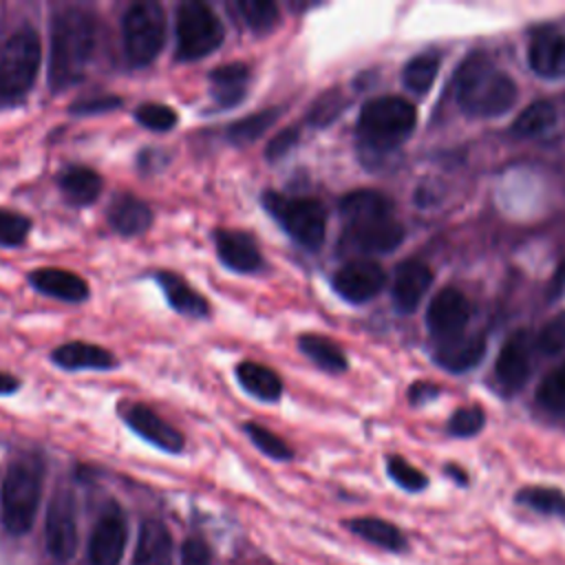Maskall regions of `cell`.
Segmentation results:
<instances>
[{
    "label": "cell",
    "instance_id": "6da1fadb",
    "mask_svg": "<svg viewBox=\"0 0 565 565\" xmlns=\"http://www.w3.org/2000/svg\"><path fill=\"white\" fill-rule=\"evenodd\" d=\"M95 18L79 7H66L53 15L49 46V86L60 93L84 77L95 49Z\"/></svg>",
    "mask_w": 565,
    "mask_h": 565
},
{
    "label": "cell",
    "instance_id": "7a4b0ae2",
    "mask_svg": "<svg viewBox=\"0 0 565 565\" xmlns=\"http://www.w3.org/2000/svg\"><path fill=\"white\" fill-rule=\"evenodd\" d=\"M457 102L463 113L472 117H499L508 113L519 88L510 75L494 68L488 55L472 51L455 71Z\"/></svg>",
    "mask_w": 565,
    "mask_h": 565
},
{
    "label": "cell",
    "instance_id": "3957f363",
    "mask_svg": "<svg viewBox=\"0 0 565 565\" xmlns=\"http://www.w3.org/2000/svg\"><path fill=\"white\" fill-rule=\"evenodd\" d=\"M417 121L415 106L399 95L369 99L358 117V135L371 150L384 152L406 139Z\"/></svg>",
    "mask_w": 565,
    "mask_h": 565
},
{
    "label": "cell",
    "instance_id": "277c9868",
    "mask_svg": "<svg viewBox=\"0 0 565 565\" xmlns=\"http://www.w3.org/2000/svg\"><path fill=\"white\" fill-rule=\"evenodd\" d=\"M42 499V468L35 459H15L2 481V523L7 532L26 534Z\"/></svg>",
    "mask_w": 565,
    "mask_h": 565
},
{
    "label": "cell",
    "instance_id": "5b68a950",
    "mask_svg": "<svg viewBox=\"0 0 565 565\" xmlns=\"http://www.w3.org/2000/svg\"><path fill=\"white\" fill-rule=\"evenodd\" d=\"M42 62V44L33 29H20L0 44V106L15 104L31 90Z\"/></svg>",
    "mask_w": 565,
    "mask_h": 565
},
{
    "label": "cell",
    "instance_id": "8992f818",
    "mask_svg": "<svg viewBox=\"0 0 565 565\" xmlns=\"http://www.w3.org/2000/svg\"><path fill=\"white\" fill-rule=\"evenodd\" d=\"M263 205L298 245L311 252L320 249L327 234V210L318 199L265 190Z\"/></svg>",
    "mask_w": 565,
    "mask_h": 565
},
{
    "label": "cell",
    "instance_id": "52a82bcc",
    "mask_svg": "<svg viewBox=\"0 0 565 565\" xmlns=\"http://www.w3.org/2000/svg\"><path fill=\"white\" fill-rule=\"evenodd\" d=\"M225 31L210 4L188 0L177 9V60L196 62L223 44Z\"/></svg>",
    "mask_w": 565,
    "mask_h": 565
},
{
    "label": "cell",
    "instance_id": "ba28073f",
    "mask_svg": "<svg viewBox=\"0 0 565 565\" xmlns=\"http://www.w3.org/2000/svg\"><path fill=\"white\" fill-rule=\"evenodd\" d=\"M124 51L132 66H148L157 60L166 42V18L157 2L132 4L121 24Z\"/></svg>",
    "mask_w": 565,
    "mask_h": 565
},
{
    "label": "cell",
    "instance_id": "9c48e42d",
    "mask_svg": "<svg viewBox=\"0 0 565 565\" xmlns=\"http://www.w3.org/2000/svg\"><path fill=\"white\" fill-rule=\"evenodd\" d=\"M404 236H406L404 225L395 221L393 214L355 221V223H347L340 238V249L349 254H362V256L388 254L404 241Z\"/></svg>",
    "mask_w": 565,
    "mask_h": 565
},
{
    "label": "cell",
    "instance_id": "30bf717a",
    "mask_svg": "<svg viewBox=\"0 0 565 565\" xmlns=\"http://www.w3.org/2000/svg\"><path fill=\"white\" fill-rule=\"evenodd\" d=\"M44 543H46V552L55 563H68L77 552L75 508L66 492H57L49 503Z\"/></svg>",
    "mask_w": 565,
    "mask_h": 565
},
{
    "label": "cell",
    "instance_id": "8fae6325",
    "mask_svg": "<svg viewBox=\"0 0 565 565\" xmlns=\"http://www.w3.org/2000/svg\"><path fill=\"white\" fill-rule=\"evenodd\" d=\"M128 541L126 516L119 505L110 503L97 519L90 541H88V558L90 565H119Z\"/></svg>",
    "mask_w": 565,
    "mask_h": 565
},
{
    "label": "cell",
    "instance_id": "7c38bea8",
    "mask_svg": "<svg viewBox=\"0 0 565 565\" xmlns=\"http://www.w3.org/2000/svg\"><path fill=\"white\" fill-rule=\"evenodd\" d=\"M386 285V271L373 260H351L333 274V289L349 302H366Z\"/></svg>",
    "mask_w": 565,
    "mask_h": 565
},
{
    "label": "cell",
    "instance_id": "4fadbf2b",
    "mask_svg": "<svg viewBox=\"0 0 565 565\" xmlns=\"http://www.w3.org/2000/svg\"><path fill=\"white\" fill-rule=\"evenodd\" d=\"M468 318H470V305L466 296L455 287H446L437 291L426 309V324L430 333L444 340L459 335L468 324Z\"/></svg>",
    "mask_w": 565,
    "mask_h": 565
},
{
    "label": "cell",
    "instance_id": "5bb4252c",
    "mask_svg": "<svg viewBox=\"0 0 565 565\" xmlns=\"http://www.w3.org/2000/svg\"><path fill=\"white\" fill-rule=\"evenodd\" d=\"M530 369H532V340L525 329H519L503 342L494 364V373H497V380L508 391H519L527 382Z\"/></svg>",
    "mask_w": 565,
    "mask_h": 565
},
{
    "label": "cell",
    "instance_id": "9a60e30c",
    "mask_svg": "<svg viewBox=\"0 0 565 565\" xmlns=\"http://www.w3.org/2000/svg\"><path fill=\"white\" fill-rule=\"evenodd\" d=\"M126 424L148 444L166 450V452H179L183 448V435L170 426L166 419H161L152 408L146 404H128L121 411Z\"/></svg>",
    "mask_w": 565,
    "mask_h": 565
},
{
    "label": "cell",
    "instance_id": "2e32d148",
    "mask_svg": "<svg viewBox=\"0 0 565 565\" xmlns=\"http://www.w3.org/2000/svg\"><path fill=\"white\" fill-rule=\"evenodd\" d=\"M216 254L227 269L238 274H254L265 267V258L256 241L238 230H216Z\"/></svg>",
    "mask_w": 565,
    "mask_h": 565
},
{
    "label": "cell",
    "instance_id": "e0dca14e",
    "mask_svg": "<svg viewBox=\"0 0 565 565\" xmlns=\"http://www.w3.org/2000/svg\"><path fill=\"white\" fill-rule=\"evenodd\" d=\"M527 62L532 71L541 77H565V33L552 26L539 29L530 40Z\"/></svg>",
    "mask_w": 565,
    "mask_h": 565
},
{
    "label": "cell",
    "instance_id": "ac0fdd59",
    "mask_svg": "<svg viewBox=\"0 0 565 565\" xmlns=\"http://www.w3.org/2000/svg\"><path fill=\"white\" fill-rule=\"evenodd\" d=\"M433 282V271L426 263L408 258L397 265L393 278V302L399 311L411 313L417 309Z\"/></svg>",
    "mask_w": 565,
    "mask_h": 565
},
{
    "label": "cell",
    "instance_id": "d6986e66",
    "mask_svg": "<svg viewBox=\"0 0 565 565\" xmlns=\"http://www.w3.org/2000/svg\"><path fill=\"white\" fill-rule=\"evenodd\" d=\"M29 285L51 298L66 302H82L88 298V285L82 276L57 269V267H40L29 274Z\"/></svg>",
    "mask_w": 565,
    "mask_h": 565
},
{
    "label": "cell",
    "instance_id": "ffe728a7",
    "mask_svg": "<svg viewBox=\"0 0 565 565\" xmlns=\"http://www.w3.org/2000/svg\"><path fill=\"white\" fill-rule=\"evenodd\" d=\"M486 340L481 335H455L446 338L435 349V362L450 373H466L483 360Z\"/></svg>",
    "mask_w": 565,
    "mask_h": 565
},
{
    "label": "cell",
    "instance_id": "44dd1931",
    "mask_svg": "<svg viewBox=\"0 0 565 565\" xmlns=\"http://www.w3.org/2000/svg\"><path fill=\"white\" fill-rule=\"evenodd\" d=\"M108 225L121 234V236H137L143 234L152 225V210L146 201L132 196V194H121L117 196L106 212Z\"/></svg>",
    "mask_w": 565,
    "mask_h": 565
},
{
    "label": "cell",
    "instance_id": "7402d4cb",
    "mask_svg": "<svg viewBox=\"0 0 565 565\" xmlns=\"http://www.w3.org/2000/svg\"><path fill=\"white\" fill-rule=\"evenodd\" d=\"M249 82V66L243 62H230L216 66L210 73V95L218 108H232L245 97Z\"/></svg>",
    "mask_w": 565,
    "mask_h": 565
},
{
    "label": "cell",
    "instance_id": "603a6c76",
    "mask_svg": "<svg viewBox=\"0 0 565 565\" xmlns=\"http://www.w3.org/2000/svg\"><path fill=\"white\" fill-rule=\"evenodd\" d=\"M154 280L159 282L161 291L166 294L168 305L188 318H205L210 313V305L205 296H201L196 289H192L181 276L172 271H157Z\"/></svg>",
    "mask_w": 565,
    "mask_h": 565
},
{
    "label": "cell",
    "instance_id": "cb8c5ba5",
    "mask_svg": "<svg viewBox=\"0 0 565 565\" xmlns=\"http://www.w3.org/2000/svg\"><path fill=\"white\" fill-rule=\"evenodd\" d=\"M51 360L66 371H82V369L106 371L117 364L110 351L88 342H66L51 353Z\"/></svg>",
    "mask_w": 565,
    "mask_h": 565
},
{
    "label": "cell",
    "instance_id": "d4e9b609",
    "mask_svg": "<svg viewBox=\"0 0 565 565\" xmlns=\"http://www.w3.org/2000/svg\"><path fill=\"white\" fill-rule=\"evenodd\" d=\"M132 565H172V539L159 521H143Z\"/></svg>",
    "mask_w": 565,
    "mask_h": 565
},
{
    "label": "cell",
    "instance_id": "484cf974",
    "mask_svg": "<svg viewBox=\"0 0 565 565\" xmlns=\"http://www.w3.org/2000/svg\"><path fill=\"white\" fill-rule=\"evenodd\" d=\"M60 190L64 199L73 205H88L93 203L104 188V181L99 172H95L88 166H68L57 177Z\"/></svg>",
    "mask_w": 565,
    "mask_h": 565
},
{
    "label": "cell",
    "instance_id": "4316f807",
    "mask_svg": "<svg viewBox=\"0 0 565 565\" xmlns=\"http://www.w3.org/2000/svg\"><path fill=\"white\" fill-rule=\"evenodd\" d=\"M340 214L347 218V223L377 218V216H391L393 201L380 190H371V188L353 190L342 196Z\"/></svg>",
    "mask_w": 565,
    "mask_h": 565
},
{
    "label": "cell",
    "instance_id": "83f0119b",
    "mask_svg": "<svg viewBox=\"0 0 565 565\" xmlns=\"http://www.w3.org/2000/svg\"><path fill=\"white\" fill-rule=\"evenodd\" d=\"M347 527L360 539H364L366 543H373L382 550H388V552L406 550V536L391 521H384L377 516H358V519H349Z\"/></svg>",
    "mask_w": 565,
    "mask_h": 565
},
{
    "label": "cell",
    "instance_id": "f1b7e54d",
    "mask_svg": "<svg viewBox=\"0 0 565 565\" xmlns=\"http://www.w3.org/2000/svg\"><path fill=\"white\" fill-rule=\"evenodd\" d=\"M236 380L249 395L263 402H276L282 393L280 375L258 362H241L236 366Z\"/></svg>",
    "mask_w": 565,
    "mask_h": 565
},
{
    "label": "cell",
    "instance_id": "f546056e",
    "mask_svg": "<svg viewBox=\"0 0 565 565\" xmlns=\"http://www.w3.org/2000/svg\"><path fill=\"white\" fill-rule=\"evenodd\" d=\"M298 347L313 364H318L327 373H342L347 369L344 351L324 335L302 333L298 338Z\"/></svg>",
    "mask_w": 565,
    "mask_h": 565
},
{
    "label": "cell",
    "instance_id": "4dcf8cb0",
    "mask_svg": "<svg viewBox=\"0 0 565 565\" xmlns=\"http://www.w3.org/2000/svg\"><path fill=\"white\" fill-rule=\"evenodd\" d=\"M556 121V108L550 99H536L525 106L512 124V132L519 137H534L552 128Z\"/></svg>",
    "mask_w": 565,
    "mask_h": 565
},
{
    "label": "cell",
    "instance_id": "1f68e13d",
    "mask_svg": "<svg viewBox=\"0 0 565 565\" xmlns=\"http://www.w3.org/2000/svg\"><path fill=\"white\" fill-rule=\"evenodd\" d=\"M236 11L254 33H269L280 24V9L271 0H236Z\"/></svg>",
    "mask_w": 565,
    "mask_h": 565
},
{
    "label": "cell",
    "instance_id": "d6a6232c",
    "mask_svg": "<svg viewBox=\"0 0 565 565\" xmlns=\"http://www.w3.org/2000/svg\"><path fill=\"white\" fill-rule=\"evenodd\" d=\"M439 55L437 53H417L415 57H411L402 71V79L404 86L417 95H424L439 71Z\"/></svg>",
    "mask_w": 565,
    "mask_h": 565
},
{
    "label": "cell",
    "instance_id": "836d02e7",
    "mask_svg": "<svg viewBox=\"0 0 565 565\" xmlns=\"http://www.w3.org/2000/svg\"><path fill=\"white\" fill-rule=\"evenodd\" d=\"M278 117H280L278 108H265V110L252 113V115L234 121L227 128V139L236 146H247V143L256 141Z\"/></svg>",
    "mask_w": 565,
    "mask_h": 565
},
{
    "label": "cell",
    "instance_id": "e575fe53",
    "mask_svg": "<svg viewBox=\"0 0 565 565\" xmlns=\"http://www.w3.org/2000/svg\"><path fill=\"white\" fill-rule=\"evenodd\" d=\"M516 501L541 514L565 516V492L547 486H527L516 492Z\"/></svg>",
    "mask_w": 565,
    "mask_h": 565
},
{
    "label": "cell",
    "instance_id": "d590c367",
    "mask_svg": "<svg viewBox=\"0 0 565 565\" xmlns=\"http://www.w3.org/2000/svg\"><path fill=\"white\" fill-rule=\"evenodd\" d=\"M536 399L545 411L565 419V362L541 380Z\"/></svg>",
    "mask_w": 565,
    "mask_h": 565
},
{
    "label": "cell",
    "instance_id": "8d00e7d4",
    "mask_svg": "<svg viewBox=\"0 0 565 565\" xmlns=\"http://www.w3.org/2000/svg\"><path fill=\"white\" fill-rule=\"evenodd\" d=\"M243 430L247 433V437L252 439V444L267 457L276 459V461H287L294 457V450L282 441V437H278L276 433H271L269 428L256 424V422H247L243 426Z\"/></svg>",
    "mask_w": 565,
    "mask_h": 565
},
{
    "label": "cell",
    "instance_id": "74e56055",
    "mask_svg": "<svg viewBox=\"0 0 565 565\" xmlns=\"http://www.w3.org/2000/svg\"><path fill=\"white\" fill-rule=\"evenodd\" d=\"M347 108V99L342 95V90L338 88H331V90H324L309 108L307 113V119L311 126H329L342 110Z\"/></svg>",
    "mask_w": 565,
    "mask_h": 565
},
{
    "label": "cell",
    "instance_id": "f35d334b",
    "mask_svg": "<svg viewBox=\"0 0 565 565\" xmlns=\"http://www.w3.org/2000/svg\"><path fill=\"white\" fill-rule=\"evenodd\" d=\"M135 119L154 132H166L177 126V113L159 102H146L135 110Z\"/></svg>",
    "mask_w": 565,
    "mask_h": 565
},
{
    "label": "cell",
    "instance_id": "ab89813d",
    "mask_svg": "<svg viewBox=\"0 0 565 565\" xmlns=\"http://www.w3.org/2000/svg\"><path fill=\"white\" fill-rule=\"evenodd\" d=\"M386 470H388L391 479L408 492H419L428 486V477L424 472H419L413 463H408L406 459H402L397 455L386 459Z\"/></svg>",
    "mask_w": 565,
    "mask_h": 565
},
{
    "label": "cell",
    "instance_id": "60d3db41",
    "mask_svg": "<svg viewBox=\"0 0 565 565\" xmlns=\"http://www.w3.org/2000/svg\"><path fill=\"white\" fill-rule=\"evenodd\" d=\"M31 230V221L24 214L0 207V245L18 247L26 241Z\"/></svg>",
    "mask_w": 565,
    "mask_h": 565
},
{
    "label": "cell",
    "instance_id": "b9f144b4",
    "mask_svg": "<svg viewBox=\"0 0 565 565\" xmlns=\"http://www.w3.org/2000/svg\"><path fill=\"white\" fill-rule=\"evenodd\" d=\"M536 347L545 355H558L561 351H565V311H558L541 327L536 335Z\"/></svg>",
    "mask_w": 565,
    "mask_h": 565
},
{
    "label": "cell",
    "instance_id": "7bdbcfd3",
    "mask_svg": "<svg viewBox=\"0 0 565 565\" xmlns=\"http://www.w3.org/2000/svg\"><path fill=\"white\" fill-rule=\"evenodd\" d=\"M486 415L479 406H466L457 408L448 419V430L455 437H472L483 428Z\"/></svg>",
    "mask_w": 565,
    "mask_h": 565
},
{
    "label": "cell",
    "instance_id": "ee69618b",
    "mask_svg": "<svg viewBox=\"0 0 565 565\" xmlns=\"http://www.w3.org/2000/svg\"><path fill=\"white\" fill-rule=\"evenodd\" d=\"M121 99L115 95H99V97H86L79 99L71 106L73 115H97V113H108L113 108H119Z\"/></svg>",
    "mask_w": 565,
    "mask_h": 565
},
{
    "label": "cell",
    "instance_id": "f6af8a7d",
    "mask_svg": "<svg viewBox=\"0 0 565 565\" xmlns=\"http://www.w3.org/2000/svg\"><path fill=\"white\" fill-rule=\"evenodd\" d=\"M298 141V128L291 126V128H282L278 135H274V139L267 143L265 148V157L269 161H278L280 157H285Z\"/></svg>",
    "mask_w": 565,
    "mask_h": 565
},
{
    "label": "cell",
    "instance_id": "bcb514c9",
    "mask_svg": "<svg viewBox=\"0 0 565 565\" xmlns=\"http://www.w3.org/2000/svg\"><path fill=\"white\" fill-rule=\"evenodd\" d=\"M183 565H210V547L201 539H188L181 547Z\"/></svg>",
    "mask_w": 565,
    "mask_h": 565
},
{
    "label": "cell",
    "instance_id": "7dc6e473",
    "mask_svg": "<svg viewBox=\"0 0 565 565\" xmlns=\"http://www.w3.org/2000/svg\"><path fill=\"white\" fill-rule=\"evenodd\" d=\"M439 395V386L437 384H430V382H415L411 388H408V399L413 404H419V402H426L430 397H437Z\"/></svg>",
    "mask_w": 565,
    "mask_h": 565
},
{
    "label": "cell",
    "instance_id": "c3c4849f",
    "mask_svg": "<svg viewBox=\"0 0 565 565\" xmlns=\"http://www.w3.org/2000/svg\"><path fill=\"white\" fill-rule=\"evenodd\" d=\"M563 291H565V260L558 265V269L554 271V276H552V280H550L547 298H550V300H556Z\"/></svg>",
    "mask_w": 565,
    "mask_h": 565
},
{
    "label": "cell",
    "instance_id": "681fc988",
    "mask_svg": "<svg viewBox=\"0 0 565 565\" xmlns=\"http://www.w3.org/2000/svg\"><path fill=\"white\" fill-rule=\"evenodd\" d=\"M20 386V380L13 377L11 373H2L0 371V395H9V393H15Z\"/></svg>",
    "mask_w": 565,
    "mask_h": 565
},
{
    "label": "cell",
    "instance_id": "f907efd6",
    "mask_svg": "<svg viewBox=\"0 0 565 565\" xmlns=\"http://www.w3.org/2000/svg\"><path fill=\"white\" fill-rule=\"evenodd\" d=\"M446 472H448L457 483H461V486L468 483V477H466V472H463L461 468H457V466H446Z\"/></svg>",
    "mask_w": 565,
    "mask_h": 565
}]
</instances>
